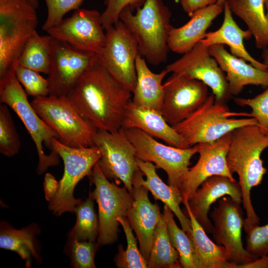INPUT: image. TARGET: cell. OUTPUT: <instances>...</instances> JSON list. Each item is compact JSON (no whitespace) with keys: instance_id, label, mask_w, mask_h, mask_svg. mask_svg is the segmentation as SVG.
<instances>
[{"instance_id":"obj_1","label":"cell","mask_w":268,"mask_h":268,"mask_svg":"<svg viewBox=\"0 0 268 268\" xmlns=\"http://www.w3.org/2000/svg\"><path fill=\"white\" fill-rule=\"evenodd\" d=\"M132 94L96 60L79 77L67 97L97 130L113 132L121 129Z\"/></svg>"},{"instance_id":"obj_2","label":"cell","mask_w":268,"mask_h":268,"mask_svg":"<svg viewBox=\"0 0 268 268\" xmlns=\"http://www.w3.org/2000/svg\"><path fill=\"white\" fill-rule=\"evenodd\" d=\"M268 147V134L258 125H245L231 132L227 163L231 173H237L239 177L242 203L246 214L243 226L245 232L259 224L260 218L252 203L251 191L262 183L267 172L261 155Z\"/></svg>"},{"instance_id":"obj_3","label":"cell","mask_w":268,"mask_h":268,"mask_svg":"<svg viewBox=\"0 0 268 268\" xmlns=\"http://www.w3.org/2000/svg\"><path fill=\"white\" fill-rule=\"evenodd\" d=\"M129 7L121 12L120 20L136 40L139 53L150 64L166 62L168 41L172 25L171 13L162 0H145L134 13Z\"/></svg>"},{"instance_id":"obj_4","label":"cell","mask_w":268,"mask_h":268,"mask_svg":"<svg viewBox=\"0 0 268 268\" xmlns=\"http://www.w3.org/2000/svg\"><path fill=\"white\" fill-rule=\"evenodd\" d=\"M0 102L9 107L17 115L33 141L38 155L37 169L42 174L51 166L59 163V155L55 151L47 155L44 151L45 144L51 149L52 140L58 139V135L38 115L27 94L18 80L13 69L0 78Z\"/></svg>"},{"instance_id":"obj_5","label":"cell","mask_w":268,"mask_h":268,"mask_svg":"<svg viewBox=\"0 0 268 268\" xmlns=\"http://www.w3.org/2000/svg\"><path fill=\"white\" fill-rule=\"evenodd\" d=\"M233 116H243V113L230 112L225 103L216 101L212 94L192 115L172 127L191 147L200 143L214 142L236 128L258 125L253 117L236 119L231 117Z\"/></svg>"},{"instance_id":"obj_6","label":"cell","mask_w":268,"mask_h":268,"mask_svg":"<svg viewBox=\"0 0 268 268\" xmlns=\"http://www.w3.org/2000/svg\"><path fill=\"white\" fill-rule=\"evenodd\" d=\"M50 150L62 158L64 171L55 191L47 200L48 208L56 215L66 212H74L76 206L82 201L74 197V188L81 179L90 175L102 152L96 145L72 147L63 144L57 138L52 140Z\"/></svg>"},{"instance_id":"obj_7","label":"cell","mask_w":268,"mask_h":268,"mask_svg":"<svg viewBox=\"0 0 268 268\" xmlns=\"http://www.w3.org/2000/svg\"><path fill=\"white\" fill-rule=\"evenodd\" d=\"M36 8L28 0H0V78L10 71L36 32Z\"/></svg>"},{"instance_id":"obj_8","label":"cell","mask_w":268,"mask_h":268,"mask_svg":"<svg viewBox=\"0 0 268 268\" xmlns=\"http://www.w3.org/2000/svg\"><path fill=\"white\" fill-rule=\"evenodd\" d=\"M30 103L63 144L72 147L95 145L97 130L80 115L67 96L39 97Z\"/></svg>"},{"instance_id":"obj_9","label":"cell","mask_w":268,"mask_h":268,"mask_svg":"<svg viewBox=\"0 0 268 268\" xmlns=\"http://www.w3.org/2000/svg\"><path fill=\"white\" fill-rule=\"evenodd\" d=\"M88 176L95 186L89 196L98 205L99 235L96 243L98 249L117 241L120 224L117 219L127 217L133 197L125 186L120 187L114 182H110L97 163Z\"/></svg>"},{"instance_id":"obj_10","label":"cell","mask_w":268,"mask_h":268,"mask_svg":"<svg viewBox=\"0 0 268 268\" xmlns=\"http://www.w3.org/2000/svg\"><path fill=\"white\" fill-rule=\"evenodd\" d=\"M123 129L134 148L136 157L153 163L156 168L165 171L168 184L181 194L182 183L189 170L191 159L198 153L197 145L181 148L159 142L137 129Z\"/></svg>"},{"instance_id":"obj_11","label":"cell","mask_w":268,"mask_h":268,"mask_svg":"<svg viewBox=\"0 0 268 268\" xmlns=\"http://www.w3.org/2000/svg\"><path fill=\"white\" fill-rule=\"evenodd\" d=\"M105 31L106 42L96 54L97 61L133 93L136 82V59L140 54L137 42L120 20Z\"/></svg>"},{"instance_id":"obj_12","label":"cell","mask_w":268,"mask_h":268,"mask_svg":"<svg viewBox=\"0 0 268 268\" xmlns=\"http://www.w3.org/2000/svg\"><path fill=\"white\" fill-rule=\"evenodd\" d=\"M94 141L102 152L97 164L104 175L117 185L123 183L132 195L133 178L139 169L134 148L123 129L113 132L97 130Z\"/></svg>"},{"instance_id":"obj_13","label":"cell","mask_w":268,"mask_h":268,"mask_svg":"<svg viewBox=\"0 0 268 268\" xmlns=\"http://www.w3.org/2000/svg\"><path fill=\"white\" fill-rule=\"evenodd\" d=\"M241 204L229 196L223 197L210 214L213 222L212 237L217 244L224 248L230 268L258 258L243 247L242 231L244 219Z\"/></svg>"},{"instance_id":"obj_14","label":"cell","mask_w":268,"mask_h":268,"mask_svg":"<svg viewBox=\"0 0 268 268\" xmlns=\"http://www.w3.org/2000/svg\"><path fill=\"white\" fill-rule=\"evenodd\" d=\"M104 30L101 13L95 9L79 8L46 32L74 49L96 54L106 42Z\"/></svg>"},{"instance_id":"obj_15","label":"cell","mask_w":268,"mask_h":268,"mask_svg":"<svg viewBox=\"0 0 268 268\" xmlns=\"http://www.w3.org/2000/svg\"><path fill=\"white\" fill-rule=\"evenodd\" d=\"M165 69L169 73L202 81L211 88L216 101L225 103L231 97L225 73L210 54L209 47L201 41Z\"/></svg>"},{"instance_id":"obj_16","label":"cell","mask_w":268,"mask_h":268,"mask_svg":"<svg viewBox=\"0 0 268 268\" xmlns=\"http://www.w3.org/2000/svg\"><path fill=\"white\" fill-rule=\"evenodd\" d=\"M97 60L95 53L78 50L53 37L49 95L67 96L81 74Z\"/></svg>"},{"instance_id":"obj_17","label":"cell","mask_w":268,"mask_h":268,"mask_svg":"<svg viewBox=\"0 0 268 268\" xmlns=\"http://www.w3.org/2000/svg\"><path fill=\"white\" fill-rule=\"evenodd\" d=\"M160 112L171 126L185 120L206 101L208 86L202 81L173 73L163 83Z\"/></svg>"},{"instance_id":"obj_18","label":"cell","mask_w":268,"mask_h":268,"mask_svg":"<svg viewBox=\"0 0 268 268\" xmlns=\"http://www.w3.org/2000/svg\"><path fill=\"white\" fill-rule=\"evenodd\" d=\"M231 140V132L212 142L197 144L200 157L197 163L189 168L182 183V202L188 201L191 196L207 178L223 176L236 180L227 163V155Z\"/></svg>"},{"instance_id":"obj_19","label":"cell","mask_w":268,"mask_h":268,"mask_svg":"<svg viewBox=\"0 0 268 268\" xmlns=\"http://www.w3.org/2000/svg\"><path fill=\"white\" fill-rule=\"evenodd\" d=\"M189 198L186 203L196 219L206 233H211L213 225L208 213L212 203L225 196L242 203V192L238 182L223 176H213L206 179Z\"/></svg>"},{"instance_id":"obj_20","label":"cell","mask_w":268,"mask_h":268,"mask_svg":"<svg viewBox=\"0 0 268 268\" xmlns=\"http://www.w3.org/2000/svg\"><path fill=\"white\" fill-rule=\"evenodd\" d=\"M133 201L127 218L134 231L141 254L147 263L149 258L154 232L162 214L160 207L148 198V190L133 182Z\"/></svg>"},{"instance_id":"obj_21","label":"cell","mask_w":268,"mask_h":268,"mask_svg":"<svg viewBox=\"0 0 268 268\" xmlns=\"http://www.w3.org/2000/svg\"><path fill=\"white\" fill-rule=\"evenodd\" d=\"M209 51L226 73L231 96L237 95L248 85L268 87V70L248 64L243 59L229 53L223 45H212L209 47Z\"/></svg>"},{"instance_id":"obj_22","label":"cell","mask_w":268,"mask_h":268,"mask_svg":"<svg viewBox=\"0 0 268 268\" xmlns=\"http://www.w3.org/2000/svg\"><path fill=\"white\" fill-rule=\"evenodd\" d=\"M121 128L137 129L162 140L168 145L189 148L182 137L166 121L160 112L135 105L131 102L126 108Z\"/></svg>"},{"instance_id":"obj_23","label":"cell","mask_w":268,"mask_h":268,"mask_svg":"<svg viewBox=\"0 0 268 268\" xmlns=\"http://www.w3.org/2000/svg\"><path fill=\"white\" fill-rule=\"evenodd\" d=\"M224 5L216 2L198 9L185 25L178 28L173 26L168 41L169 50L179 54L190 51L204 38L213 20L223 11Z\"/></svg>"},{"instance_id":"obj_24","label":"cell","mask_w":268,"mask_h":268,"mask_svg":"<svg viewBox=\"0 0 268 268\" xmlns=\"http://www.w3.org/2000/svg\"><path fill=\"white\" fill-rule=\"evenodd\" d=\"M139 170L134 174L133 182L143 186L151 192L156 200L167 205L178 219L182 229L188 234L192 230L191 222L181 210L179 204L182 202L181 194L168 184H166L156 173V167L150 162L136 157Z\"/></svg>"},{"instance_id":"obj_25","label":"cell","mask_w":268,"mask_h":268,"mask_svg":"<svg viewBox=\"0 0 268 268\" xmlns=\"http://www.w3.org/2000/svg\"><path fill=\"white\" fill-rule=\"evenodd\" d=\"M223 11L224 19L220 27L216 31L206 33L201 41L208 47L216 44L227 45L233 55L249 62L259 69L268 70L263 63L256 60L246 50L244 40L249 39L252 35L248 30H243L237 25L226 1Z\"/></svg>"},{"instance_id":"obj_26","label":"cell","mask_w":268,"mask_h":268,"mask_svg":"<svg viewBox=\"0 0 268 268\" xmlns=\"http://www.w3.org/2000/svg\"><path fill=\"white\" fill-rule=\"evenodd\" d=\"M135 66L136 82L131 102L160 112L164 98L162 81L169 72L165 68L159 73L152 72L140 54L136 59Z\"/></svg>"},{"instance_id":"obj_27","label":"cell","mask_w":268,"mask_h":268,"mask_svg":"<svg viewBox=\"0 0 268 268\" xmlns=\"http://www.w3.org/2000/svg\"><path fill=\"white\" fill-rule=\"evenodd\" d=\"M191 222V239L196 268H229L224 248L213 242L196 219L186 203H184Z\"/></svg>"},{"instance_id":"obj_28","label":"cell","mask_w":268,"mask_h":268,"mask_svg":"<svg viewBox=\"0 0 268 268\" xmlns=\"http://www.w3.org/2000/svg\"><path fill=\"white\" fill-rule=\"evenodd\" d=\"M40 232L36 223L16 229L7 222L1 221L0 247L16 252L25 262L26 267L30 268L32 258L38 264L42 262L40 247L36 239Z\"/></svg>"},{"instance_id":"obj_29","label":"cell","mask_w":268,"mask_h":268,"mask_svg":"<svg viewBox=\"0 0 268 268\" xmlns=\"http://www.w3.org/2000/svg\"><path fill=\"white\" fill-rule=\"evenodd\" d=\"M231 12L246 23L254 37L256 47H268V21L265 11V0H227Z\"/></svg>"},{"instance_id":"obj_30","label":"cell","mask_w":268,"mask_h":268,"mask_svg":"<svg viewBox=\"0 0 268 268\" xmlns=\"http://www.w3.org/2000/svg\"><path fill=\"white\" fill-rule=\"evenodd\" d=\"M52 40L49 35H40L35 32L26 42L15 64L48 75L51 66Z\"/></svg>"},{"instance_id":"obj_31","label":"cell","mask_w":268,"mask_h":268,"mask_svg":"<svg viewBox=\"0 0 268 268\" xmlns=\"http://www.w3.org/2000/svg\"><path fill=\"white\" fill-rule=\"evenodd\" d=\"M147 267L149 268H182L179 254L171 243L163 214L154 232Z\"/></svg>"},{"instance_id":"obj_32","label":"cell","mask_w":268,"mask_h":268,"mask_svg":"<svg viewBox=\"0 0 268 268\" xmlns=\"http://www.w3.org/2000/svg\"><path fill=\"white\" fill-rule=\"evenodd\" d=\"M90 196L76 206V223L67 235L68 241L95 242L99 235V221Z\"/></svg>"},{"instance_id":"obj_33","label":"cell","mask_w":268,"mask_h":268,"mask_svg":"<svg viewBox=\"0 0 268 268\" xmlns=\"http://www.w3.org/2000/svg\"><path fill=\"white\" fill-rule=\"evenodd\" d=\"M163 214L167 222L171 243L179 254L181 267L196 268L192 242L189 234L177 226L172 211L166 205Z\"/></svg>"},{"instance_id":"obj_34","label":"cell","mask_w":268,"mask_h":268,"mask_svg":"<svg viewBox=\"0 0 268 268\" xmlns=\"http://www.w3.org/2000/svg\"><path fill=\"white\" fill-rule=\"evenodd\" d=\"M117 221L122 225L127 242L125 250L122 245L118 247V252L115 257L114 262L119 268H146L148 263L138 250L136 239L127 217H119Z\"/></svg>"},{"instance_id":"obj_35","label":"cell","mask_w":268,"mask_h":268,"mask_svg":"<svg viewBox=\"0 0 268 268\" xmlns=\"http://www.w3.org/2000/svg\"><path fill=\"white\" fill-rule=\"evenodd\" d=\"M21 141L7 106L0 105V152L11 157L17 154Z\"/></svg>"},{"instance_id":"obj_36","label":"cell","mask_w":268,"mask_h":268,"mask_svg":"<svg viewBox=\"0 0 268 268\" xmlns=\"http://www.w3.org/2000/svg\"><path fill=\"white\" fill-rule=\"evenodd\" d=\"M12 69L27 95L34 98L49 95L48 80L41 76L40 72L17 64L13 66Z\"/></svg>"},{"instance_id":"obj_37","label":"cell","mask_w":268,"mask_h":268,"mask_svg":"<svg viewBox=\"0 0 268 268\" xmlns=\"http://www.w3.org/2000/svg\"><path fill=\"white\" fill-rule=\"evenodd\" d=\"M96 244L86 241H67L66 253L70 258V265L74 268H95L94 256Z\"/></svg>"},{"instance_id":"obj_38","label":"cell","mask_w":268,"mask_h":268,"mask_svg":"<svg viewBox=\"0 0 268 268\" xmlns=\"http://www.w3.org/2000/svg\"><path fill=\"white\" fill-rule=\"evenodd\" d=\"M234 100L239 106L250 107L252 112L247 113V117L254 118L262 131L268 134V87L253 98H234Z\"/></svg>"},{"instance_id":"obj_39","label":"cell","mask_w":268,"mask_h":268,"mask_svg":"<svg viewBox=\"0 0 268 268\" xmlns=\"http://www.w3.org/2000/svg\"><path fill=\"white\" fill-rule=\"evenodd\" d=\"M83 0H44L47 8V16L42 30L46 32L58 24L67 12L79 9Z\"/></svg>"},{"instance_id":"obj_40","label":"cell","mask_w":268,"mask_h":268,"mask_svg":"<svg viewBox=\"0 0 268 268\" xmlns=\"http://www.w3.org/2000/svg\"><path fill=\"white\" fill-rule=\"evenodd\" d=\"M145 0H104L106 8L101 13L102 22L105 30L120 20L122 10L129 7L132 10L140 7Z\"/></svg>"},{"instance_id":"obj_41","label":"cell","mask_w":268,"mask_h":268,"mask_svg":"<svg viewBox=\"0 0 268 268\" xmlns=\"http://www.w3.org/2000/svg\"><path fill=\"white\" fill-rule=\"evenodd\" d=\"M247 251L259 258L268 255V223L265 225H255L246 232Z\"/></svg>"},{"instance_id":"obj_42","label":"cell","mask_w":268,"mask_h":268,"mask_svg":"<svg viewBox=\"0 0 268 268\" xmlns=\"http://www.w3.org/2000/svg\"><path fill=\"white\" fill-rule=\"evenodd\" d=\"M184 11L191 17L198 9L216 3L217 0H180Z\"/></svg>"},{"instance_id":"obj_43","label":"cell","mask_w":268,"mask_h":268,"mask_svg":"<svg viewBox=\"0 0 268 268\" xmlns=\"http://www.w3.org/2000/svg\"><path fill=\"white\" fill-rule=\"evenodd\" d=\"M235 268H268V255L258 258L250 263L236 266Z\"/></svg>"},{"instance_id":"obj_44","label":"cell","mask_w":268,"mask_h":268,"mask_svg":"<svg viewBox=\"0 0 268 268\" xmlns=\"http://www.w3.org/2000/svg\"><path fill=\"white\" fill-rule=\"evenodd\" d=\"M262 57L263 63L268 68V47L263 49Z\"/></svg>"},{"instance_id":"obj_45","label":"cell","mask_w":268,"mask_h":268,"mask_svg":"<svg viewBox=\"0 0 268 268\" xmlns=\"http://www.w3.org/2000/svg\"><path fill=\"white\" fill-rule=\"evenodd\" d=\"M32 4V5L36 8L37 9L39 7V2L38 0H28Z\"/></svg>"},{"instance_id":"obj_46","label":"cell","mask_w":268,"mask_h":268,"mask_svg":"<svg viewBox=\"0 0 268 268\" xmlns=\"http://www.w3.org/2000/svg\"><path fill=\"white\" fill-rule=\"evenodd\" d=\"M265 7L266 9V16L268 21V0H265Z\"/></svg>"},{"instance_id":"obj_47","label":"cell","mask_w":268,"mask_h":268,"mask_svg":"<svg viewBox=\"0 0 268 268\" xmlns=\"http://www.w3.org/2000/svg\"><path fill=\"white\" fill-rule=\"evenodd\" d=\"M227 1V0H217V3L220 4H224V3Z\"/></svg>"}]
</instances>
